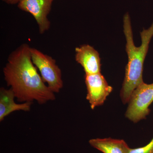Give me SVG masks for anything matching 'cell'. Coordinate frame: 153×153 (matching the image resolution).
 Segmentation results:
<instances>
[{"label":"cell","mask_w":153,"mask_h":153,"mask_svg":"<svg viewBox=\"0 0 153 153\" xmlns=\"http://www.w3.org/2000/svg\"><path fill=\"white\" fill-rule=\"evenodd\" d=\"M75 60L84 69L85 74L101 72V64L99 53L88 44L75 48Z\"/></svg>","instance_id":"cell-7"},{"label":"cell","mask_w":153,"mask_h":153,"mask_svg":"<svg viewBox=\"0 0 153 153\" xmlns=\"http://www.w3.org/2000/svg\"><path fill=\"white\" fill-rule=\"evenodd\" d=\"M53 0H20L18 7L30 13L36 19L39 32L43 34L50 28L48 15L51 10Z\"/></svg>","instance_id":"cell-6"},{"label":"cell","mask_w":153,"mask_h":153,"mask_svg":"<svg viewBox=\"0 0 153 153\" xmlns=\"http://www.w3.org/2000/svg\"><path fill=\"white\" fill-rule=\"evenodd\" d=\"M128 153H153V137L147 145L142 147L130 149Z\"/></svg>","instance_id":"cell-10"},{"label":"cell","mask_w":153,"mask_h":153,"mask_svg":"<svg viewBox=\"0 0 153 153\" xmlns=\"http://www.w3.org/2000/svg\"><path fill=\"white\" fill-rule=\"evenodd\" d=\"M15 95L10 88L0 89V121H2L6 117L16 111H30L32 102H25L18 104L14 101Z\"/></svg>","instance_id":"cell-8"},{"label":"cell","mask_w":153,"mask_h":153,"mask_svg":"<svg viewBox=\"0 0 153 153\" xmlns=\"http://www.w3.org/2000/svg\"><path fill=\"white\" fill-rule=\"evenodd\" d=\"M88 143L92 147L103 153H128L130 149L124 140L110 137L92 139Z\"/></svg>","instance_id":"cell-9"},{"label":"cell","mask_w":153,"mask_h":153,"mask_svg":"<svg viewBox=\"0 0 153 153\" xmlns=\"http://www.w3.org/2000/svg\"><path fill=\"white\" fill-rule=\"evenodd\" d=\"M4 1L9 4H15L19 3L20 0H3Z\"/></svg>","instance_id":"cell-11"},{"label":"cell","mask_w":153,"mask_h":153,"mask_svg":"<svg viewBox=\"0 0 153 153\" xmlns=\"http://www.w3.org/2000/svg\"><path fill=\"white\" fill-rule=\"evenodd\" d=\"M30 48L27 44H23L12 52L3 72L7 85L18 101L36 100L43 104L55 100V95L38 74L32 61Z\"/></svg>","instance_id":"cell-1"},{"label":"cell","mask_w":153,"mask_h":153,"mask_svg":"<svg viewBox=\"0 0 153 153\" xmlns=\"http://www.w3.org/2000/svg\"><path fill=\"white\" fill-rule=\"evenodd\" d=\"M85 81L87 89L86 98L91 109L102 105L112 92L113 88L108 85L101 72L85 74Z\"/></svg>","instance_id":"cell-5"},{"label":"cell","mask_w":153,"mask_h":153,"mask_svg":"<svg viewBox=\"0 0 153 153\" xmlns=\"http://www.w3.org/2000/svg\"><path fill=\"white\" fill-rule=\"evenodd\" d=\"M33 64L38 68L42 79L54 93H58L63 87L62 73L56 60L35 48H30Z\"/></svg>","instance_id":"cell-4"},{"label":"cell","mask_w":153,"mask_h":153,"mask_svg":"<svg viewBox=\"0 0 153 153\" xmlns=\"http://www.w3.org/2000/svg\"><path fill=\"white\" fill-rule=\"evenodd\" d=\"M153 102V83L140 84L130 97L126 117L134 123L146 119L149 114V106Z\"/></svg>","instance_id":"cell-3"},{"label":"cell","mask_w":153,"mask_h":153,"mask_svg":"<svg viewBox=\"0 0 153 153\" xmlns=\"http://www.w3.org/2000/svg\"><path fill=\"white\" fill-rule=\"evenodd\" d=\"M123 31L126 41V49L128 62L126 66L120 96L123 103L126 104L128 103L134 91L144 82L143 78L144 63L153 37V22L149 27L144 29L141 32V44L139 47L134 44L131 22L128 13L125 15L123 18Z\"/></svg>","instance_id":"cell-2"}]
</instances>
